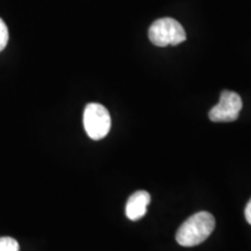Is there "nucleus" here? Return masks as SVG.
Segmentation results:
<instances>
[{
  "instance_id": "obj_5",
  "label": "nucleus",
  "mask_w": 251,
  "mask_h": 251,
  "mask_svg": "<svg viewBox=\"0 0 251 251\" xmlns=\"http://www.w3.org/2000/svg\"><path fill=\"white\" fill-rule=\"evenodd\" d=\"M151 200L150 194L147 191H137L131 194L126 205V215L131 221L142 219L147 213V208Z\"/></svg>"
},
{
  "instance_id": "obj_8",
  "label": "nucleus",
  "mask_w": 251,
  "mask_h": 251,
  "mask_svg": "<svg viewBox=\"0 0 251 251\" xmlns=\"http://www.w3.org/2000/svg\"><path fill=\"white\" fill-rule=\"evenodd\" d=\"M244 215H246L248 224L251 225V199H250V201L247 203L246 211H244Z\"/></svg>"
},
{
  "instance_id": "obj_3",
  "label": "nucleus",
  "mask_w": 251,
  "mask_h": 251,
  "mask_svg": "<svg viewBox=\"0 0 251 251\" xmlns=\"http://www.w3.org/2000/svg\"><path fill=\"white\" fill-rule=\"evenodd\" d=\"M84 128L90 139L101 140L107 136L111 129V115L105 106L91 102L84 109Z\"/></svg>"
},
{
  "instance_id": "obj_2",
  "label": "nucleus",
  "mask_w": 251,
  "mask_h": 251,
  "mask_svg": "<svg viewBox=\"0 0 251 251\" xmlns=\"http://www.w3.org/2000/svg\"><path fill=\"white\" fill-rule=\"evenodd\" d=\"M149 40L157 47L180 45L186 40V33L177 20L162 18L156 20L149 28Z\"/></svg>"
},
{
  "instance_id": "obj_1",
  "label": "nucleus",
  "mask_w": 251,
  "mask_h": 251,
  "mask_svg": "<svg viewBox=\"0 0 251 251\" xmlns=\"http://www.w3.org/2000/svg\"><path fill=\"white\" fill-rule=\"evenodd\" d=\"M215 228V219L211 213L199 212L190 216L176 234L181 247H196L209 237Z\"/></svg>"
},
{
  "instance_id": "obj_6",
  "label": "nucleus",
  "mask_w": 251,
  "mask_h": 251,
  "mask_svg": "<svg viewBox=\"0 0 251 251\" xmlns=\"http://www.w3.org/2000/svg\"><path fill=\"white\" fill-rule=\"evenodd\" d=\"M19 243L12 237H0V251H19Z\"/></svg>"
},
{
  "instance_id": "obj_4",
  "label": "nucleus",
  "mask_w": 251,
  "mask_h": 251,
  "mask_svg": "<svg viewBox=\"0 0 251 251\" xmlns=\"http://www.w3.org/2000/svg\"><path fill=\"white\" fill-rule=\"evenodd\" d=\"M243 102L241 97L233 91H222L220 101L209 111V119L213 122H233L237 120Z\"/></svg>"
},
{
  "instance_id": "obj_7",
  "label": "nucleus",
  "mask_w": 251,
  "mask_h": 251,
  "mask_svg": "<svg viewBox=\"0 0 251 251\" xmlns=\"http://www.w3.org/2000/svg\"><path fill=\"white\" fill-rule=\"evenodd\" d=\"M8 42V29L2 19H0V51L5 49Z\"/></svg>"
}]
</instances>
